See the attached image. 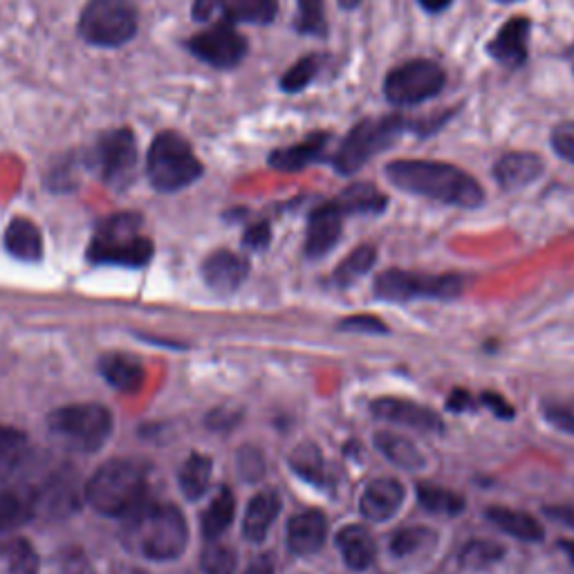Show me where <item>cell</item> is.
Returning a JSON list of instances; mask_svg holds the SVG:
<instances>
[{
  "instance_id": "obj_1",
  "label": "cell",
  "mask_w": 574,
  "mask_h": 574,
  "mask_svg": "<svg viewBox=\"0 0 574 574\" xmlns=\"http://www.w3.org/2000/svg\"><path fill=\"white\" fill-rule=\"evenodd\" d=\"M384 174L399 191L451 204V207L476 210L485 202V189L480 182L449 162L393 159Z\"/></svg>"
},
{
  "instance_id": "obj_2",
  "label": "cell",
  "mask_w": 574,
  "mask_h": 574,
  "mask_svg": "<svg viewBox=\"0 0 574 574\" xmlns=\"http://www.w3.org/2000/svg\"><path fill=\"white\" fill-rule=\"evenodd\" d=\"M451 115H454V110H449L435 119H408L404 115L361 119L359 124L344 137L337 153L333 155V167L342 176H355L373 157L395 146V142L404 133H416V135L435 133L438 129H442V124Z\"/></svg>"
},
{
  "instance_id": "obj_3",
  "label": "cell",
  "mask_w": 574,
  "mask_h": 574,
  "mask_svg": "<svg viewBox=\"0 0 574 574\" xmlns=\"http://www.w3.org/2000/svg\"><path fill=\"white\" fill-rule=\"evenodd\" d=\"M127 541L142 557L153 561L178 559L189 543V525L174 505H142L129 516Z\"/></svg>"
},
{
  "instance_id": "obj_4",
  "label": "cell",
  "mask_w": 574,
  "mask_h": 574,
  "mask_svg": "<svg viewBox=\"0 0 574 574\" xmlns=\"http://www.w3.org/2000/svg\"><path fill=\"white\" fill-rule=\"evenodd\" d=\"M86 501L104 516L127 518L146 503V471L133 461L101 465L86 487Z\"/></svg>"
},
{
  "instance_id": "obj_5",
  "label": "cell",
  "mask_w": 574,
  "mask_h": 574,
  "mask_svg": "<svg viewBox=\"0 0 574 574\" xmlns=\"http://www.w3.org/2000/svg\"><path fill=\"white\" fill-rule=\"evenodd\" d=\"M137 214H117L106 218L88 248V259L99 265L144 267L153 256V242L142 231Z\"/></svg>"
},
{
  "instance_id": "obj_6",
  "label": "cell",
  "mask_w": 574,
  "mask_h": 574,
  "mask_svg": "<svg viewBox=\"0 0 574 574\" xmlns=\"http://www.w3.org/2000/svg\"><path fill=\"white\" fill-rule=\"evenodd\" d=\"M202 174V162L182 135L164 131L153 140L146 155V176L157 191L174 193L187 189Z\"/></svg>"
},
{
  "instance_id": "obj_7",
  "label": "cell",
  "mask_w": 574,
  "mask_h": 574,
  "mask_svg": "<svg viewBox=\"0 0 574 574\" xmlns=\"http://www.w3.org/2000/svg\"><path fill=\"white\" fill-rule=\"evenodd\" d=\"M50 433L70 451L93 454L112 433V416L99 404H72L50 416Z\"/></svg>"
},
{
  "instance_id": "obj_8",
  "label": "cell",
  "mask_w": 574,
  "mask_h": 574,
  "mask_svg": "<svg viewBox=\"0 0 574 574\" xmlns=\"http://www.w3.org/2000/svg\"><path fill=\"white\" fill-rule=\"evenodd\" d=\"M79 34L95 48L124 46L137 34V8L133 0H88Z\"/></svg>"
},
{
  "instance_id": "obj_9",
  "label": "cell",
  "mask_w": 574,
  "mask_h": 574,
  "mask_svg": "<svg viewBox=\"0 0 574 574\" xmlns=\"http://www.w3.org/2000/svg\"><path fill=\"white\" fill-rule=\"evenodd\" d=\"M463 292V276L458 274H420L406 270H386L375 278V295L384 301L406 303L416 299L451 301Z\"/></svg>"
},
{
  "instance_id": "obj_10",
  "label": "cell",
  "mask_w": 574,
  "mask_h": 574,
  "mask_svg": "<svg viewBox=\"0 0 574 574\" xmlns=\"http://www.w3.org/2000/svg\"><path fill=\"white\" fill-rule=\"evenodd\" d=\"M446 86V72L431 59L406 61L384 79V97L399 108L420 106L438 97Z\"/></svg>"
},
{
  "instance_id": "obj_11",
  "label": "cell",
  "mask_w": 574,
  "mask_h": 574,
  "mask_svg": "<svg viewBox=\"0 0 574 574\" xmlns=\"http://www.w3.org/2000/svg\"><path fill=\"white\" fill-rule=\"evenodd\" d=\"M137 140L131 129H115L99 137L91 153V164L108 187L127 189L137 171Z\"/></svg>"
},
{
  "instance_id": "obj_12",
  "label": "cell",
  "mask_w": 574,
  "mask_h": 574,
  "mask_svg": "<svg viewBox=\"0 0 574 574\" xmlns=\"http://www.w3.org/2000/svg\"><path fill=\"white\" fill-rule=\"evenodd\" d=\"M189 50L195 59L204 61L218 70L236 68L244 57H248L250 44L234 25L216 23L210 29L198 32L189 38Z\"/></svg>"
},
{
  "instance_id": "obj_13",
  "label": "cell",
  "mask_w": 574,
  "mask_h": 574,
  "mask_svg": "<svg viewBox=\"0 0 574 574\" xmlns=\"http://www.w3.org/2000/svg\"><path fill=\"white\" fill-rule=\"evenodd\" d=\"M191 14L212 25H270L278 14V0H193Z\"/></svg>"
},
{
  "instance_id": "obj_14",
  "label": "cell",
  "mask_w": 574,
  "mask_h": 574,
  "mask_svg": "<svg viewBox=\"0 0 574 574\" xmlns=\"http://www.w3.org/2000/svg\"><path fill=\"white\" fill-rule=\"evenodd\" d=\"M373 416L380 420L402 424L420 433H442L444 424L440 416L429 406H422L411 399H399V397H380L371 404Z\"/></svg>"
},
{
  "instance_id": "obj_15",
  "label": "cell",
  "mask_w": 574,
  "mask_h": 574,
  "mask_svg": "<svg viewBox=\"0 0 574 574\" xmlns=\"http://www.w3.org/2000/svg\"><path fill=\"white\" fill-rule=\"evenodd\" d=\"M344 212L337 202H323L310 214L306 231V254L310 259H323L335 250L344 231Z\"/></svg>"
},
{
  "instance_id": "obj_16",
  "label": "cell",
  "mask_w": 574,
  "mask_h": 574,
  "mask_svg": "<svg viewBox=\"0 0 574 574\" xmlns=\"http://www.w3.org/2000/svg\"><path fill=\"white\" fill-rule=\"evenodd\" d=\"M531 21L525 16L510 19L497 36L489 40L487 52L489 57L499 61L505 68H518L527 61V44H529Z\"/></svg>"
},
{
  "instance_id": "obj_17",
  "label": "cell",
  "mask_w": 574,
  "mask_h": 574,
  "mask_svg": "<svg viewBox=\"0 0 574 574\" xmlns=\"http://www.w3.org/2000/svg\"><path fill=\"white\" fill-rule=\"evenodd\" d=\"M546 174V162L537 153L514 151L494 164V180L505 191H518L537 182Z\"/></svg>"
},
{
  "instance_id": "obj_18",
  "label": "cell",
  "mask_w": 574,
  "mask_h": 574,
  "mask_svg": "<svg viewBox=\"0 0 574 574\" xmlns=\"http://www.w3.org/2000/svg\"><path fill=\"white\" fill-rule=\"evenodd\" d=\"M404 499H406V489L399 480L378 478L366 485L361 501H359V510L366 521L384 523L397 514Z\"/></svg>"
},
{
  "instance_id": "obj_19",
  "label": "cell",
  "mask_w": 574,
  "mask_h": 574,
  "mask_svg": "<svg viewBox=\"0 0 574 574\" xmlns=\"http://www.w3.org/2000/svg\"><path fill=\"white\" fill-rule=\"evenodd\" d=\"M250 274L248 259H242L229 250L214 252L207 261L202 263V276L214 292L231 295L242 285V280Z\"/></svg>"
},
{
  "instance_id": "obj_20",
  "label": "cell",
  "mask_w": 574,
  "mask_h": 574,
  "mask_svg": "<svg viewBox=\"0 0 574 574\" xmlns=\"http://www.w3.org/2000/svg\"><path fill=\"white\" fill-rule=\"evenodd\" d=\"M327 539V518L319 510H306L287 523V548L299 557L314 554Z\"/></svg>"
},
{
  "instance_id": "obj_21",
  "label": "cell",
  "mask_w": 574,
  "mask_h": 574,
  "mask_svg": "<svg viewBox=\"0 0 574 574\" xmlns=\"http://www.w3.org/2000/svg\"><path fill=\"white\" fill-rule=\"evenodd\" d=\"M337 548L346 561V565L355 572H363L371 567L378 559V543L371 531L363 525H346L337 535Z\"/></svg>"
},
{
  "instance_id": "obj_22",
  "label": "cell",
  "mask_w": 574,
  "mask_h": 574,
  "mask_svg": "<svg viewBox=\"0 0 574 574\" xmlns=\"http://www.w3.org/2000/svg\"><path fill=\"white\" fill-rule=\"evenodd\" d=\"M331 142V135L327 133H312L303 142L292 144L287 148H278L270 155V167L285 171V174H295L306 167H310L312 162H319L323 155V148Z\"/></svg>"
},
{
  "instance_id": "obj_23",
  "label": "cell",
  "mask_w": 574,
  "mask_h": 574,
  "mask_svg": "<svg viewBox=\"0 0 574 574\" xmlns=\"http://www.w3.org/2000/svg\"><path fill=\"white\" fill-rule=\"evenodd\" d=\"M278 512H280V499L274 489H265L261 494H256L250 501L248 512H244V521H242L244 539L252 543H261L267 537V531L276 521Z\"/></svg>"
},
{
  "instance_id": "obj_24",
  "label": "cell",
  "mask_w": 574,
  "mask_h": 574,
  "mask_svg": "<svg viewBox=\"0 0 574 574\" xmlns=\"http://www.w3.org/2000/svg\"><path fill=\"white\" fill-rule=\"evenodd\" d=\"M335 202L344 216H378L388 207V198L375 184L368 182H355L346 187Z\"/></svg>"
},
{
  "instance_id": "obj_25",
  "label": "cell",
  "mask_w": 574,
  "mask_h": 574,
  "mask_svg": "<svg viewBox=\"0 0 574 574\" xmlns=\"http://www.w3.org/2000/svg\"><path fill=\"white\" fill-rule=\"evenodd\" d=\"M487 518L494 523L505 535L525 541V543H539L546 537L543 525L525 512L510 510V507H489Z\"/></svg>"
},
{
  "instance_id": "obj_26",
  "label": "cell",
  "mask_w": 574,
  "mask_h": 574,
  "mask_svg": "<svg viewBox=\"0 0 574 574\" xmlns=\"http://www.w3.org/2000/svg\"><path fill=\"white\" fill-rule=\"evenodd\" d=\"M5 248L14 259L34 263L44 256V236L32 220L16 218L5 231Z\"/></svg>"
},
{
  "instance_id": "obj_27",
  "label": "cell",
  "mask_w": 574,
  "mask_h": 574,
  "mask_svg": "<svg viewBox=\"0 0 574 574\" xmlns=\"http://www.w3.org/2000/svg\"><path fill=\"white\" fill-rule=\"evenodd\" d=\"M101 375L117 388V391H137L144 384V363L131 355H106L101 359Z\"/></svg>"
},
{
  "instance_id": "obj_28",
  "label": "cell",
  "mask_w": 574,
  "mask_h": 574,
  "mask_svg": "<svg viewBox=\"0 0 574 574\" xmlns=\"http://www.w3.org/2000/svg\"><path fill=\"white\" fill-rule=\"evenodd\" d=\"M375 444L382 454L399 469L420 471L424 467L422 451L411 440H406V438L391 433V431H380L375 435Z\"/></svg>"
},
{
  "instance_id": "obj_29",
  "label": "cell",
  "mask_w": 574,
  "mask_h": 574,
  "mask_svg": "<svg viewBox=\"0 0 574 574\" xmlns=\"http://www.w3.org/2000/svg\"><path fill=\"white\" fill-rule=\"evenodd\" d=\"M236 516V499L229 489H220L216 499L202 514V535L210 541L220 539Z\"/></svg>"
},
{
  "instance_id": "obj_30",
  "label": "cell",
  "mask_w": 574,
  "mask_h": 574,
  "mask_svg": "<svg viewBox=\"0 0 574 574\" xmlns=\"http://www.w3.org/2000/svg\"><path fill=\"white\" fill-rule=\"evenodd\" d=\"M29 456L27 438L16 431L0 427V480L12 478L16 471L23 469Z\"/></svg>"
},
{
  "instance_id": "obj_31",
  "label": "cell",
  "mask_w": 574,
  "mask_h": 574,
  "mask_svg": "<svg viewBox=\"0 0 574 574\" xmlns=\"http://www.w3.org/2000/svg\"><path fill=\"white\" fill-rule=\"evenodd\" d=\"M418 501L424 510L433 514H444V516H458L465 512L467 501L463 494L454 489H446L433 482H420L418 485Z\"/></svg>"
},
{
  "instance_id": "obj_32",
  "label": "cell",
  "mask_w": 574,
  "mask_h": 574,
  "mask_svg": "<svg viewBox=\"0 0 574 574\" xmlns=\"http://www.w3.org/2000/svg\"><path fill=\"white\" fill-rule=\"evenodd\" d=\"M34 499L27 489L0 494V535L12 531L34 516Z\"/></svg>"
},
{
  "instance_id": "obj_33",
  "label": "cell",
  "mask_w": 574,
  "mask_h": 574,
  "mask_svg": "<svg viewBox=\"0 0 574 574\" xmlns=\"http://www.w3.org/2000/svg\"><path fill=\"white\" fill-rule=\"evenodd\" d=\"M378 261V250L373 248V244H359L357 250H352L335 270L333 274V283L337 287H348L352 285L355 280H359L361 276H366L368 272L373 270Z\"/></svg>"
},
{
  "instance_id": "obj_34",
  "label": "cell",
  "mask_w": 574,
  "mask_h": 574,
  "mask_svg": "<svg viewBox=\"0 0 574 574\" xmlns=\"http://www.w3.org/2000/svg\"><path fill=\"white\" fill-rule=\"evenodd\" d=\"M212 469H214V463L210 456H202V454H193L182 471H180V487L184 491V497L195 501L200 499L204 491L210 489V482H212Z\"/></svg>"
},
{
  "instance_id": "obj_35",
  "label": "cell",
  "mask_w": 574,
  "mask_h": 574,
  "mask_svg": "<svg viewBox=\"0 0 574 574\" xmlns=\"http://www.w3.org/2000/svg\"><path fill=\"white\" fill-rule=\"evenodd\" d=\"M435 543V531L429 527H399L395 535L391 537V552L399 559L418 554L424 548H431Z\"/></svg>"
},
{
  "instance_id": "obj_36",
  "label": "cell",
  "mask_w": 574,
  "mask_h": 574,
  "mask_svg": "<svg viewBox=\"0 0 574 574\" xmlns=\"http://www.w3.org/2000/svg\"><path fill=\"white\" fill-rule=\"evenodd\" d=\"M290 465H292L295 474H299L301 478L310 480L316 487L323 485V480H325L323 456L314 444H301L299 449H295L292 456H290Z\"/></svg>"
},
{
  "instance_id": "obj_37",
  "label": "cell",
  "mask_w": 574,
  "mask_h": 574,
  "mask_svg": "<svg viewBox=\"0 0 574 574\" xmlns=\"http://www.w3.org/2000/svg\"><path fill=\"white\" fill-rule=\"evenodd\" d=\"M319 57L316 55H308L303 59H299L295 65L287 68V72L280 76L278 81V86L283 93H301L306 91L310 84H312V79L316 76L319 72Z\"/></svg>"
},
{
  "instance_id": "obj_38",
  "label": "cell",
  "mask_w": 574,
  "mask_h": 574,
  "mask_svg": "<svg viewBox=\"0 0 574 574\" xmlns=\"http://www.w3.org/2000/svg\"><path fill=\"white\" fill-rule=\"evenodd\" d=\"M297 5H299L297 29L301 34H310V36L323 38L327 34L325 0H297Z\"/></svg>"
},
{
  "instance_id": "obj_39",
  "label": "cell",
  "mask_w": 574,
  "mask_h": 574,
  "mask_svg": "<svg viewBox=\"0 0 574 574\" xmlns=\"http://www.w3.org/2000/svg\"><path fill=\"white\" fill-rule=\"evenodd\" d=\"M238 565V557L229 546L212 543L202 552V570L204 574H234Z\"/></svg>"
},
{
  "instance_id": "obj_40",
  "label": "cell",
  "mask_w": 574,
  "mask_h": 574,
  "mask_svg": "<svg viewBox=\"0 0 574 574\" xmlns=\"http://www.w3.org/2000/svg\"><path fill=\"white\" fill-rule=\"evenodd\" d=\"M339 331L361 333V335H386L388 325L375 314H355L339 321Z\"/></svg>"
},
{
  "instance_id": "obj_41",
  "label": "cell",
  "mask_w": 574,
  "mask_h": 574,
  "mask_svg": "<svg viewBox=\"0 0 574 574\" xmlns=\"http://www.w3.org/2000/svg\"><path fill=\"white\" fill-rule=\"evenodd\" d=\"M503 557V548L491 543V541H476L467 543L463 550V561L471 565H485V563H494Z\"/></svg>"
},
{
  "instance_id": "obj_42",
  "label": "cell",
  "mask_w": 574,
  "mask_h": 574,
  "mask_svg": "<svg viewBox=\"0 0 574 574\" xmlns=\"http://www.w3.org/2000/svg\"><path fill=\"white\" fill-rule=\"evenodd\" d=\"M552 148L559 157H563L565 162L574 164V119L572 121H563L554 131H552Z\"/></svg>"
},
{
  "instance_id": "obj_43",
  "label": "cell",
  "mask_w": 574,
  "mask_h": 574,
  "mask_svg": "<svg viewBox=\"0 0 574 574\" xmlns=\"http://www.w3.org/2000/svg\"><path fill=\"white\" fill-rule=\"evenodd\" d=\"M270 240H272V229H270L267 223H256V225H252L248 231H244V236H242V244H244V248L256 250V252L265 250L267 244H270Z\"/></svg>"
},
{
  "instance_id": "obj_44",
  "label": "cell",
  "mask_w": 574,
  "mask_h": 574,
  "mask_svg": "<svg viewBox=\"0 0 574 574\" xmlns=\"http://www.w3.org/2000/svg\"><path fill=\"white\" fill-rule=\"evenodd\" d=\"M546 418L557 429L574 435V408H570V406H548L546 408Z\"/></svg>"
},
{
  "instance_id": "obj_45",
  "label": "cell",
  "mask_w": 574,
  "mask_h": 574,
  "mask_svg": "<svg viewBox=\"0 0 574 574\" xmlns=\"http://www.w3.org/2000/svg\"><path fill=\"white\" fill-rule=\"evenodd\" d=\"M480 402L489 408V411H494L497 418L501 420H512L514 418V408L507 399H503L499 393H482Z\"/></svg>"
},
{
  "instance_id": "obj_46",
  "label": "cell",
  "mask_w": 574,
  "mask_h": 574,
  "mask_svg": "<svg viewBox=\"0 0 574 574\" xmlns=\"http://www.w3.org/2000/svg\"><path fill=\"white\" fill-rule=\"evenodd\" d=\"M240 471L248 480H256L263 474V456L259 451H244V454H240Z\"/></svg>"
},
{
  "instance_id": "obj_47",
  "label": "cell",
  "mask_w": 574,
  "mask_h": 574,
  "mask_svg": "<svg viewBox=\"0 0 574 574\" xmlns=\"http://www.w3.org/2000/svg\"><path fill=\"white\" fill-rule=\"evenodd\" d=\"M548 516H552L559 523H565L567 527H574V507L572 505H561V507H548Z\"/></svg>"
},
{
  "instance_id": "obj_48",
  "label": "cell",
  "mask_w": 574,
  "mask_h": 574,
  "mask_svg": "<svg viewBox=\"0 0 574 574\" xmlns=\"http://www.w3.org/2000/svg\"><path fill=\"white\" fill-rule=\"evenodd\" d=\"M469 406H474V399L467 391H456L454 395L449 397V408L451 411H467Z\"/></svg>"
},
{
  "instance_id": "obj_49",
  "label": "cell",
  "mask_w": 574,
  "mask_h": 574,
  "mask_svg": "<svg viewBox=\"0 0 574 574\" xmlns=\"http://www.w3.org/2000/svg\"><path fill=\"white\" fill-rule=\"evenodd\" d=\"M244 574H274V561H272V557L263 554V557L254 559L252 565L248 567V572H244Z\"/></svg>"
},
{
  "instance_id": "obj_50",
  "label": "cell",
  "mask_w": 574,
  "mask_h": 574,
  "mask_svg": "<svg viewBox=\"0 0 574 574\" xmlns=\"http://www.w3.org/2000/svg\"><path fill=\"white\" fill-rule=\"evenodd\" d=\"M418 3H420V8H422L424 12H429V14H440V12H444L451 3H454V0H418Z\"/></svg>"
},
{
  "instance_id": "obj_51",
  "label": "cell",
  "mask_w": 574,
  "mask_h": 574,
  "mask_svg": "<svg viewBox=\"0 0 574 574\" xmlns=\"http://www.w3.org/2000/svg\"><path fill=\"white\" fill-rule=\"evenodd\" d=\"M561 548L570 557V561L574 563V541H561Z\"/></svg>"
},
{
  "instance_id": "obj_52",
  "label": "cell",
  "mask_w": 574,
  "mask_h": 574,
  "mask_svg": "<svg viewBox=\"0 0 574 574\" xmlns=\"http://www.w3.org/2000/svg\"><path fill=\"white\" fill-rule=\"evenodd\" d=\"M339 5H342L344 10H355V8L361 5V0H339Z\"/></svg>"
},
{
  "instance_id": "obj_53",
  "label": "cell",
  "mask_w": 574,
  "mask_h": 574,
  "mask_svg": "<svg viewBox=\"0 0 574 574\" xmlns=\"http://www.w3.org/2000/svg\"><path fill=\"white\" fill-rule=\"evenodd\" d=\"M499 3H518V0H499Z\"/></svg>"
}]
</instances>
